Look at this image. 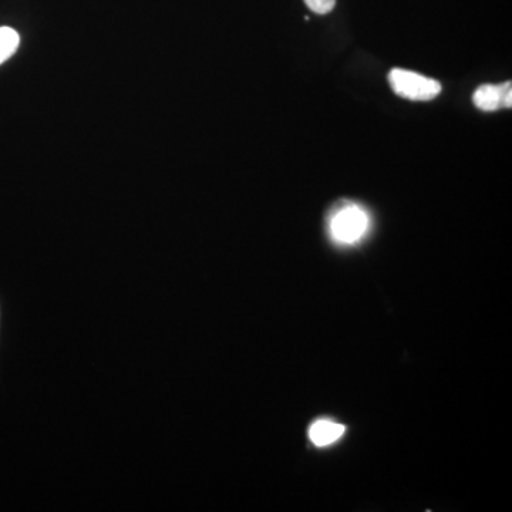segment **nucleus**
I'll return each instance as SVG.
<instances>
[{"instance_id": "obj_3", "label": "nucleus", "mask_w": 512, "mask_h": 512, "mask_svg": "<svg viewBox=\"0 0 512 512\" xmlns=\"http://www.w3.org/2000/svg\"><path fill=\"white\" fill-rule=\"evenodd\" d=\"M474 104L480 110L495 111L501 107L512 106V89L511 82L494 86V84H484L478 87L474 93Z\"/></svg>"}, {"instance_id": "obj_6", "label": "nucleus", "mask_w": 512, "mask_h": 512, "mask_svg": "<svg viewBox=\"0 0 512 512\" xmlns=\"http://www.w3.org/2000/svg\"><path fill=\"white\" fill-rule=\"evenodd\" d=\"M308 8L318 15H326L335 8L336 0H305Z\"/></svg>"}, {"instance_id": "obj_2", "label": "nucleus", "mask_w": 512, "mask_h": 512, "mask_svg": "<svg viewBox=\"0 0 512 512\" xmlns=\"http://www.w3.org/2000/svg\"><path fill=\"white\" fill-rule=\"evenodd\" d=\"M389 82L397 96L409 100H433L441 92V84L437 80L409 70L393 69L389 74Z\"/></svg>"}, {"instance_id": "obj_5", "label": "nucleus", "mask_w": 512, "mask_h": 512, "mask_svg": "<svg viewBox=\"0 0 512 512\" xmlns=\"http://www.w3.org/2000/svg\"><path fill=\"white\" fill-rule=\"evenodd\" d=\"M19 43V33L15 29L8 26L0 28V64L5 63L18 52Z\"/></svg>"}, {"instance_id": "obj_1", "label": "nucleus", "mask_w": 512, "mask_h": 512, "mask_svg": "<svg viewBox=\"0 0 512 512\" xmlns=\"http://www.w3.org/2000/svg\"><path fill=\"white\" fill-rule=\"evenodd\" d=\"M370 220L367 212L356 204L342 205L333 212L329 221V231L333 241L343 245H353L365 237Z\"/></svg>"}, {"instance_id": "obj_4", "label": "nucleus", "mask_w": 512, "mask_h": 512, "mask_svg": "<svg viewBox=\"0 0 512 512\" xmlns=\"http://www.w3.org/2000/svg\"><path fill=\"white\" fill-rule=\"evenodd\" d=\"M345 426L328 419H320L309 429V439L316 447H326L336 443L345 434Z\"/></svg>"}]
</instances>
